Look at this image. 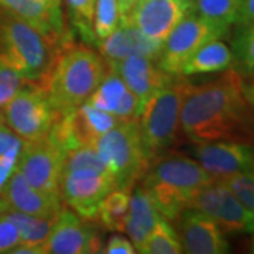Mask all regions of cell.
<instances>
[{
    "instance_id": "obj_1",
    "label": "cell",
    "mask_w": 254,
    "mask_h": 254,
    "mask_svg": "<svg viewBox=\"0 0 254 254\" xmlns=\"http://www.w3.org/2000/svg\"><path fill=\"white\" fill-rule=\"evenodd\" d=\"M181 130L192 143L236 141L254 145V112L236 69L190 86L181 109Z\"/></svg>"
},
{
    "instance_id": "obj_2",
    "label": "cell",
    "mask_w": 254,
    "mask_h": 254,
    "mask_svg": "<svg viewBox=\"0 0 254 254\" xmlns=\"http://www.w3.org/2000/svg\"><path fill=\"white\" fill-rule=\"evenodd\" d=\"M106 71L108 65L99 54L86 47H66L40 85L64 118L91 98Z\"/></svg>"
},
{
    "instance_id": "obj_3",
    "label": "cell",
    "mask_w": 254,
    "mask_h": 254,
    "mask_svg": "<svg viewBox=\"0 0 254 254\" xmlns=\"http://www.w3.org/2000/svg\"><path fill=\"white\" fill-rule=\"evenodd\" d=\"M213 181L196 160L168 155L151 160L141 187L151 196L158 213L168 220H175L190 198Z\"/></svg>"
},
{
    "instance_id": "obj_4",
    "label": "cell",
    "mask_w": 254,
    "mask_h": 254,
    "mask_svg": "<svg viewBox=\"0 0 254 254\" xmlns=\"http://www.w3.org/2000/svg\"><path fill=\"white\" fill-rule=\"evenodd\" d=\"M55 44L21 18L0 13V64L31 82L47 78L55 58Z\"/></svg>"
},
{
    "instance_id": "obj_5",
    "label": "cell",
    "mask_w": 254,
    "mask_h": 254,
    "mask_svg": "<svg viewBox=\"0 0 254 254\" xmlns=\"http://www.w3.org/2000/svg\"><path fill=\"white\" fill-rule=\"evenodd\" d=\"M192 83L174 76L147 102L138 118L141 140L150 160L177 143L181 130V109Z\"/></svg>"
},
{
    "instance_id": "obj_6",
    "label": "cell",
    "mask_w": 254,
    "mask_h": 254,
    "mask_svg": "<svg viewBox=\"0 0 254 254\" xmlns=\"http://www.w3.org/2000/svg\"><path fill=\"white\" fill-rule=\"evenodd\" d=\"M116 180L118 190L130 192L151 163L141 140L138 120L120 122L93 145Z\"/></svg>"
},
{
    "instance_id": "obj_7",
    "label": "cell",
    "mask_w": 254,
    "mask_h": 254,
    "mask_svg": "<svg viewBox=\"0 0 254 254\" xmlns=\"http://www.w3.org/2000/svg\"><path fill=\"white\" fill-rule=\"evenodd\" d=\"M4 123L24 141L50 136L61 119L48 93L37 82L28 81L1 109Z\"/></svg>"
},
{
    "instance_id": "obj_8",
    "label": "cell",
    "mask_w": 254,
    "mask_h": 254,
    "mask_svg": "<svg viewBox=\"0 0 254 254\" xmlns=\"http://www.w3.org/2000/svg\"><path fill=\"white\" fill-rule=\"evenodd\" d=\"M113 190H118L116 180L105 163L63 170L61 199L83 220L98 219L102 200Z\"/></svg>"
},
{
    "instance_id": "obj_9",
    "label": "cell",
    "mask_w": 254,
    "mask_h": 254,
    "mask_svg": "<svg viewBox=\"0 0 254 254\" xmlns=\"http://www.w3.org/2000/svg\"><path fill=\"white\" fill-rule=\"evenodd\" d=\"M227 33L229 28L220 27L193 11L165 38L158 55V65L167 73L180 76L184 65L200 47L212 40L225 37Z\"/></svg>"
},
{
    "instance_id": "obj_10",
    "label": "cell",
    "mask_w": 254,
    "mask_h": 254,
    "mask_svg": "<svg viewBox=\"0 0 254 254\" xmlns=\"http://www.w3.org/2000/svg\"><path fill=\"white\" fill-rule=\"evenodd\" d=\"M187 208L208 215L225 235L254 233V215L239 200L226 182L213 181L203 187L190 198Z\"/></svg>"
},
{
    "instance_id": "obj_11",
    "label": "cell",
    "mask_w": 254,
    "mask_h": 254,
    "mask_svg": "<svg viewBox=\"0 0 254 254\" xmlns=\"http://www.w3.org/2000/svg\"><path fill=\"white\" fill-rule=\"evenodd\" d=\"M64 148L50 136L24 141L18 155L17 168L30 185L48 195H60L64 170Z\"/></svg>"
},
{
    "instance_id": "obj_12",
    "label": "cell",
    "mask_w": 254,
    "mask_h": 254,
    "mask_svg": "<svg viewBox=\"0 0 254 254\" xmlns=\"http://www.w3.org/2000/svg\"><path fill=\"white\" fill-rule=\"evenodd\" d=\"M119 123L120 120L113 115L96 109L85 102L72 113L57 122L51 136L63 147L64 151H68L81 145H95L99 137Z\"/></svg>"
},
{
    "instance_id": "obj_13",
    "label": "cell",
    "mask_w": 254,
    "mask_h": 254,
    "mask_svg": "<svg viewBox=\"0 0 254 254\" xmlns=\"http://www.w3.org/2000/svg\"><path fill=\"white\" fill-rule=\"evenodd\" d=\"M193 11L192 0H136L126 18L145 37L163 44L174 28Z\"/></svg>"
},
{
    "instance_id": "obj_14",
    "label": "cell",
    "mask_w": 254,
    "mask_h": 254,
    "mask_svg": "<svg viewBox=\"0 0 254 254\" xmlns=\"http://www.w3.org/2000/svg\"><path fill=\"white\" fill-rule=\"evenodd\" d=\"M196 161L215 181H222L239 173L254 168V145L236 141L195 143L192 148Z\"/></svg>"
},
{
    "instance_id": "obj_15",
    "label": "cell",
    "mask_w": 254,
    "mask_h": 254,
    "mask_svg": "<svg viewBox=\"0 0 254 254\" xmlns=\"http://www.w3.org/2000/svg\"><path fill=\"white\" fill-rule=\"evenodd\" d=\"M73 210L64 208L55 219L54 227L46 243L50 254L100 253L102 237L95 227L82 222Z\"/></svg>"
},
{
    "instance_id": "obj_16",
    "label": "cell",
    "mask_w": 254,
    "mask_h": 254,
    "mask_svg": "<svg viewBox=\"0 0 254 254\" xmlns=\"http://www.w3.org/2000/svg\"><path fill=\"white\" fill-rule=\"evenodd\" d=\"M106 65L115 72H118L128 86V89L134 93L138 102L140 115L147 102L174 78V75L161 69L157 58H150L144 55H130L118 63Z\"/></svg>"
},
{
    "instance_id": "obj_17",
    "label": "cell",
    "mask_w": 254,
    "mask_h": 254,
    "mask_svg": "<svg viewBox=\"0 0 254 254\" xmlns=\"http://www.w3.org/2000/svg\"><path fill=\"white\" fill-rule=\"evenodd\" d=\"M61 202V196L48 195L30 185L17 167L0 190V206L3 213L20 212L40 218H54L63 209Z\"/></svg>"
},
{
    "instance_id": "obj_18",
    "label": "cell",
    "mask_w": 254,
    "mask_h": 254,
    "mask_svg": "<svg viewBox=\"0 0 254 254\" xmlns=\"http://www.w3.org/2000/svg\"><path fill=\"white\" fill-rule=\"evenodd\" d=\"M178 222V237L184 253L225 254L229 253L225 233L208 215L192 208H185L175 219Z\"/></svg>"
},
{
    "instance_id": "obj_19",
    "label": "cell",
    "mask_w": 254,
    "mask_h": 254,
    "mask_svg": "<svg viewBox=\"0 0 254 254\" xmlns=\"http://www.w3.org/2000/svg\"><path fill=\"white\" fill-rule=\"evenodd\" d=\"M86 102L96 109L113 115L120 122L138 120L140 118L138 102L134 93L128 89L120 75L109 66L102 82Z\"/></svg>"
},
{
    "instance_id": "obj_20",
    "label": "cell",
    "mask_w": 254,
    "mask_h": 254,
    "mask_svg": "<svg viewBox=\"0 0 254 254\" xmlns=\"http://www.w3.org/2000/svg\"><path fill=\"white\" fill-rule=\"evenodd\" d=\"M161 47V43L145 37L127 18L122 21L118 30L98 43L100 57L106 64L118 63L130 55H144L158 60Z\"/></svg>"
},
{
    "instance_id": "obj_21",
    "label": "cell",
    "mask_w": 254,
    "mask_h": 254,
    "mask_svg": "<svg viewBox=\"0 0 254 254\" xmlns=\"http://www.w3.org/2000/svg\"><path fill=\"white\" fill-rule=\"evenodd\" d=\"M0 13L27 21L55 44L64 36L61 10L51 9L41 0H0Z\"/></svg>"
},
{
    "instance_id": "obj_22",
    "label": "cell",
    "mask_w": 254,
    "mask_h": 254,
    "mask_svg": "<svg viewBox=\"0 0 254 254\" xmlns=\"http://www.w3.org/2000/svg\"><path fill=\"white\" fill-rule=\"evenodd\" d=\"M160 216L148 192L141 185L136 187L130 193V208L125 226V232H127L136 252L140 253Z\"/></svg>"
},
{
    "instance_id": "obj_23",
    "label": "cell",
    "mask_w": 254,
    "mask_h": 254,
    "mask_svg": "<svg viewBox=\"0 0 254 254\" xmlns=\"http://www.w3.org/2000/svg\"><path fill=\"white\" fill-rule=\"evenodd\" d=\"M235 64L233 51L220 40H212L200 47L182 68V76L226 71Z\"/></svg>"
},
{
    "instance_id": "obj_24",
    "label": "cell",
    "mask_w": 254,
    "mask_h": 254,
    "mask_svg": "<svg viewBox=\"0 0 254 254\" xmlns=\"http://www.w3.org/2000/svg\"><path fill=\"white\" fill-rule=\"evenodd\" d=\"M4 215L14 222L20 232V245L43 246L46 249L48 236L55 223L54 218H40L20 212H4ZM47 253V250H46Z\"/></svg>"
},
{
    "instance_id": "obj_25",
    "label": "cell",
    "mask_w": 254,
    "mask_h": 254,
    "mask_svg": "<svg viewBox=\"0 0 254 254\" xmlns=\"http://www.w3.org/2000/svg\"><path fill=\"white\" fill-rule=\"evenodd\" d=\"M130 208V192L113 190L102 200L98 212V220L109 230L125 232L127 213Z\"/></svg>"
},
{
    "instance_id": "obj_26",
    "label": "cell",
    "mask_w": 254,
    "mask_h": 254,
    "mask_svg": "<svg viewBox=\"0 0 254 254\" xmlns=\"http://www.w3.org/2000/svg\"><path fill=\"white\" fill-rule=\"evenodd\" d=\"M193 10L200 17L218 24L220 27L230 28L239 18L243 0H192Z\"/></svg>"
},
{
    "instance_id": "obj_27",
    "label": "cell",
    "mask_w": 254,
    "mask_h": 254,
    "mask_svg": "<svg viewBox=\"0 0 254 254\" xmlns=\"http://www.w3.org/2000/svg\"><path fill=\"white\" fill-rule=\"evenodd\" d=\"M140 253L143 254H181L184 253L181 240L170 220L160 216L157 225L145 240Z\"/></svg>"
},
{
    "instance_id": "obj_28",
    "label": "cell",
    "mask_w": 254,
    "mask_h": 254,
    "mask_svg": "<svg viewBox=\"0 0 254 254\" xmlns=\"http://www.w3.org/2000/svg\"><path fill=\"white\" fill-rule=\"evenodd\" d=\"M125 18L120 13L118 0H96L95 16H93V31L98 43L109 37L118 30Z\"/></svg>"
},
{
    "instance_id": "obj_29",
    "label": "cell",
    "mask_w": 254,
    "mask_h": 254,
    "mask_svg": "<svg viewBox=\"0 0 254 254\" xmlns=\"http://www.w3.org/2000/svg\"><path fill=\"white\" fill-rule=\"evenodd\" d=\"M95 3L96 0H65L71 23L78 28V31L88 44H98L93 31Z\"/></svg>"
},
{
    "instance_id": "obj_30",
    "label": "cell",
    "mask_w": 254,
    "mask_h": 254,
    "mask_svg": "<svg viewBox=\"0 0 254 254\" xmlns=\"http://www.w3.org/2000/svg\"><path fill=\"white\" fill-rule=\"evenodd\" d=\"M235 64L242 71H254V24H239L232 41Z\"/></svg>"
},
{
    "instance_id": "obj_31",
    "label": "cell",
    "mask_w": 254,
    "mask_h": 254,
    "mask_svg": "<svg viewBox=\"0 0 254 254\" xmlns=\"http://www.w3.org/2000/svg\"><path fill=\"white\" fill-rule=\"evenodd\" d=\"M222 181L226 182L239 200L254 215V174L239 173Z\"/></svg>"
},
{
    "instance_id": "obj_32",
    "label": "cell",
    "mask_w": 254,
    "mask_h": 254,
    "mask_svg": "<svg viewBox=\"0 0 254 254\" xmlns=\"http://www.w3.org/2000/svg\"><path fill=\"white\" fill-rule=\"evenodd\" d=\"M27 82V79L23 78L20 73L13 71L9 66H4L0 64V110L9 103L11 98Z\"/></svg>"
},
{
    "instance_id": "obj_33",
    "label": "cell",
    "mask_w": 254,
    "mask_h": 254,
    "mask_svg": "<svg viewBox=\"0 0 254 254\" xmlns=\"http://www.w3.org/2000/svg\"><path fill=\"white\" fill-rule=\"evenodd\" d=\"M20 245V232L13 220L4 213L0 215V253H10Z\"/></svg>"
},
{
    "instance_id": "obj_34",
    "label": "cell",
    "mask_w": 254,
    "mask_h": 254,
    "mask_svg": "<svg viewBox=\"0 0 254 254\" xmlns=\"http://www.w3.org/2000/svg\"><path fill=\"white\" fill-rule=\"evenodd\" d=\"M100 253L106 254H134L137 253L131 240H128L123 235H112L105 247H102Z\"/></svg>"
},
{
    "instance_id": "obj_35",
    "label": "cell",
    "mask_w": 254,
    "mask_h": 254,
    "mask_svg": "<svg viewBox=\"0 0 254 254\" xmlns=\"http://www.w3.org/2000/svg\"><path fill=\"white\" fill-rule=\"evenodd\" d=\"M236 24H254V0H243Z\"/></svg>"
},
{
    "instance_id": "obj_36",
    "label": "cell",
    "mask_w": 254,
    "mask_h": 254,
    "mask_svg": "<svg viewBox=\"0 0 254 254\" xmlns=\"http://www.w3.org/2000/svg\"><path fill=\"white\" fill-rule=\"evenodd\" d=\"M10 253L13 254H47L46 249L43 246H30V245H18L16 246Z\"/></svg>"
},
{
    "instance_id": "obj_37",
    "label": "cell",
    "mask_w": 254,
    "mask_h": 254,
    "mask_svg": "<svg viewBox=\"0 0 254 254\" xmlns=\"http://www.w3.org/2000/svg\"><path fill=\"white\" fill-rule=\"evenodd\" d=\"M134 1L136 0H118L119 9H120V13H122L123 18L127 17V14L130 13V10L133 7V4H134Z\"/></svg>"
},
{
    "instance_id": "obj_38",
    "label": "cell",
    "mask_w": 254,
    "mask_h": 254,
    "mask_svg": "<svg viewBox=\"0 0 254 254\" xmlns=\"http://www.w3.org/2000/svg\"><path fill=\"white\" fill-rule=\"evenodd\" d=\"M245 92H246V96H247V100H249V103H250V106H252V109L254 112V93L252 91V88L250 86H247L245 83Z\"/></svg>"
},
{
    "instance_id": "obj_39",
    "label": "cell",
    "mask_w": 254,
    "mask_h": 254,
    "mask_svg": "<svg viewBox=\"0 0 254 254\" xmlns=\"http://www.w3.org/2000/svg\"><path fill=\"white\" fill-rule=\"evenodd\" d=\"M43 3H46L47 6H50L51 9L61 10V0H41Z\"/></svg>"
},
{
    "instance_id": "obj_40",
    "label": "cell",
    "mask_w": 254,
    "mask_h": 254,
    "mask_svg": "<svg viewBox=\"0 0 254 254\" xmlns=\"http://www.w3.org/2000/svg\"><path fill=\"white\" fill-rule=\"evenodd\" d=\"M3 123H4V119H3V113L0 110V125H3Z\"/></svg>"
},
{
    "instance_id": "obj_41",
    "label": "cell",
    "mask_w": 254,
    "mask_h": 254,
    "mask_svg": "<svg viewBox=\"0 0 254 254\" xmlns=\"http://www.w3.org/2000/svg\"><path fill=\"white\" fill-rule=\"evenodd\" d=\"M253 78H254V71H253ZM250 88H252V91H253L254 93V81H253V86H250Z\"/></svg>"
},
{
    "instance_id": "obj_42",
    "label": "cell",
    "mask_w": 254,
    "mask_h": 254,
    "mask_svg": "<svg viewBox=\"0 0 254 254\" xmlns=\"http://www.w3.org/2000/svg\"><path fill=\"white\" fill-rule=\"evenodd\" d=\"M1 213H3V210H1V206H0V215H1Z\"/></svg>"
},
{
    "instance_id": "obj_43",
    "label": "cell",
    "mask_w": 254,
    "mask_h": 254,
    "mask_svg": "<svg viewBox=\"0 0 254 254\" xmlns=\"http://www.w3.org/2000/svg\"><path fill=\"white\" fill-rule=\"evenodd\" d=\"M253 252H254V240H253Z\"/></svg>"
}]
</instances>
